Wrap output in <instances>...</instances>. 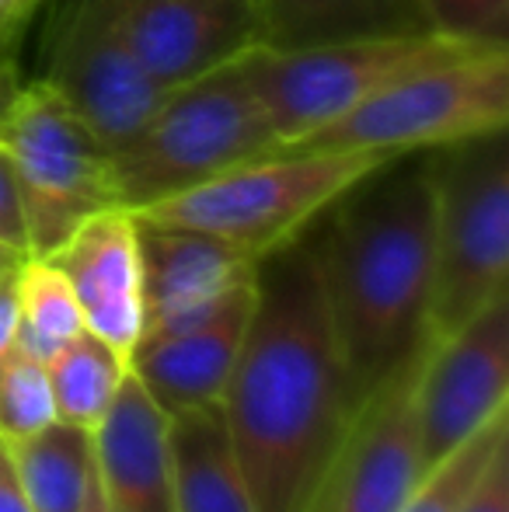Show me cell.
Instances as JSON below:
<instances>
[{
  "label": "cell",
  "instance_id": "obj_1",
  "mask_svg": "<svg viewBox=\"0 0 509 512\" xmlns=\"http://www.w3.org/2000/svg\"><path fill=\"white\" fill-rule=\"evenodd\" d=\"M220 415L255 512H311L360 415L311 230L258 262L255 304Z\"/></svg>",
  "mask_w": 509,
  "mask_h": 512
},
{
  "label": "cell",
  "instance_id": "obj_2",
  "mask_svg": "<svg viewBox=\"0 0 509 512\" xmlns=\"http://www.w3.org/2000/svg\"><path fill=\"white\" fill-rule=\"evenodd\" d=\"M412 157L353 185L314 234L328 321L360 411L433 345V171L429 154Z\"/></svg>",
  "mask_w": 509,
  "mask_h": 512
},
{
  "label": "cell",
  "instance_id": "obj_3",
  "mask_svg": "<svg viewBox=\"0 0 509 512\" xmlns=\"http://www.w3.org/2000/svg\"><path fill=\"white\" fill-rule=\"evenodd\" d=\"M384 150L293 147L255 157L203 185L157 199L133 216L210 234L252 262L304 237L353 185L391 164Z\"/></svg>",
  "mask_w": 509,
  "mask_h": 512
},
{
  "label": "cell",
  "instance_id": "obj_4",
  "mask_svg": "<svg viewBox=\"0 0 509 512\" xmlns=\"http://www.w3.org/2000/svg\"><path fill=\"white\" fill-rule=\"evenodd\" d=\"M276 136L245 74V53L185 81L112 150L119 206L136 209L203 185L255 157L276 154Z\"/></svg>",
  "mask_w": 509,
  "mask_h": 512
},
{
  "label": "cell",
  "instance_id": "obj_5",
  "mask_svg": "<svg viewBox=\"0 0 509 512\" xmlns=\"http://www.w3.org/2000/svg\"><path fill=\"white\" fill-rule=\"evenodd\" d=\"M468 49H482V42L450 39L429 28L356 35L297 49H269L255 42L245 49V74L269 119L276 147L293 150L332 122L346 119L387 84Z\"/></svg>",
  "mask_w": 509,
  "mask_h": 512
},
{
  "label": "cell",
  "instance_id": "obj_6",
  "mask_svg": "<svg viewBox=\"0 0 509 512\" xmlns=\"http://www.w3.org/2000/svg\"><path fill=\"white\" fill-rule=\"evenodd\" d=\"M429 171H433L429 338L440 342L499 297H509L506 133L429 150Z\"/></svg>",
  "mask_w": 509,
  "mask_h": 512
},
{
  "label": "cell",
  "instance_id": "obj_7",
  "mask_svg": "<svg viewBox=\"0 0 509 512\" xmlns=\"http://www.w3.org/2000/svg\"><path fill=\"white\" fill-rule=\"evenodd\" d=\"M506 122L509 46H482L387 84L300 147L384 150L405 157L506 133Z\"/></svg>",
  "mask_w": 509,
  "mask_h": 512
},
{
  "label": "cell",
  "instance_id": "obj_8",
  "mask_svg": "<svg viewBox=\"0 0 509 512\" xmlns=\"http://www.w3.org/2000/svg\"><path fill=\"white\" fill-rule=\"evenodd\" d=\"M0 143L18 175L28 258H49L84 220L119 206L109 143L46 77L21 84Z\"/></svg>",
  "mask_w": 509,
  "mask_h": 512
},
{
  "label": "cell",
  "instance_id": "obj_9",
  "mask_svg": "<svg viewBox=\"0 0 509 512\" xmlns=\"http://www.w3.org/2000/svg\"><path fill=\"white\" fill-rule=\"evenodd\" d=\"M506 394L509 297H499L454 335L429 345L415 366L412 405L426 467H436L506 411Z\"/></svg>",
  "mask_w": 509,
  "mask_h": 512
},
{
  "label": "cell",
  "instance_id": "obj_10",
  "mask_svg": "<svg viewBox=\"0 0 509 512\" xmlns=\"http://www.w3.org/2000/svg\"><path fill=\"white\" fill-rule=\"evenodd\" d=\"M119 4L123 0H77L56 35L46 74L109 150L123 147L168 95L129 49Z\"/></svg>",
  "mask_w": 509,
  "mask_h": 512
},
{
  "label": "cell",
  "instance_id": "obj_11",
  "mask_svg": "<svg viewBox=\"0 0 509 512\" xmlns=\"http://www.w3.org/2000/svg\"><path fill=\"white\" fill-rule=\"evenodd\" d=\"M415 366L363 405L311 512H398L419 488L429 467L412 405Z\"/></svg>",
  "mask_w": 509,
  "mask_h": 512
},
{
  "label": "cell",
  "instance_id": "obj_12",
  "mask_svg": "<svg viewBox=\"0 0 509 512\" xmlns=\"http://www.w3.org/2000/svg\"><path fill=\"white\" fill-rule=\"evenodd\" d=\"M140 241V342L178 331L213 314L255 283L258 262L210 234L164 227L136 216Z\"/></svg>",
  "mask_w": 509,
  "mask_h": 512
},
{
  "label": "cell",
  "instance_id": "obj_13",
  "mask_svg": "<svg viewBox=\"0 0 509 512\" xmlns=\"http://www.w3.org/2000/svg\"><path fill=\"white\" fill-rule=\"evenodd\" d=\"M119 11L129 49L164 91L258 42L255 0H123Z\"/></svg>",
  "mask_w": 509,
  "mask_h": 512
},
{
  "label": "cell",
  "instance_id": "obj_14",
  "mask_svg": "<svg viewBox=\"0 0 509 512\" xmlns=\"http://www.w3.org/2000/svg\"><path fill=\"white\" fill-rule=\"evenodd\" d=\"M49 262L67 279L84 328L129 356L143 328L136 216L123 206L95 213L49 255Z\"/></svg>",
  "mask_w": 509,
  "mask_h": 512
},
{
  "label": "cell",
  "instance_id": "obj_15",
  "mask_svg": "<svg viewBox=\"0 0 509 512\" xmlns=\"http://www.w3.org/2000/svg\"><path fill=\"white\" fill-rule=\"evenodd\" d=\"M255 304V283L224 307L199 321L168 331L161 338L136 342L129 352V373L150 394L164 415L220 405L227 380L245 342L248 314Z\"/></svg>",
  "mask_w": 509,
  "mask_h": 512
},
{
  "label": "cell",
  "instance_id": "obj_16",
  "mask_svg": "<svg viewBox=\"0 0 509 512\" xmlns=\"http://www.w3.org/2000/svg\"><path fill=\"white\" fill-rule=\"evenodd\" d=\"M95 474L109 512H175L168 415L133 373L95 425Z\"/></svg>",
  "mask_w": 509,
  "mask_h": 512
},
{
  "label": "cell",
  "instance_id": "obj_17",
  "mask_svg": "<svg viewBox=\"0 0 509 512\" xmlns=\"http://www.w3.org/2000/svg\"><path fill=\"white\" fill-rule=\"evenodd\" d=\"M168 460L175 512H255L220 405L168 415Z\"/></svg>",
  "mask_w": 509,
  "mask_h": 512
},
{
  "label": "cell",
  "instance_id": "obj_18",
  "mask_svg": "<svg viewBox=\"0 0 509 512\" xmlns=\"http://www.w3.org/2000/svg\"><path fill=\"white\" fill-rule=\"evenodd\" d=\"M255 18L258 42L269 49L426 28L419 0H255Z\"/></svg>",
  "mask_w": 509,
  "mask_h": 512
},
{
  "label": "cell",
  "instance_id": "obj_19",
  "mask_svg": "<svg viewBox=\"0 0 509 512\" xmlns=\"http://www.w3.org/2000/svg\"><path fill=\"white\" fill-rule=\"evenodd\" d=\"M32 512H81L95 485V429L53 422L11 443Z\"/></svg>",
  "mask_w": 509,
  "mask_h": 512
},
{
  "label": "cell",
  "instance_id": "obj_20",
  "mask_svg": "<svg viewBox=\"0 0 509 512\" xmlns=\"http://www.w3.org/2000/svg\"><path fill=\"white\" fill-rule=\"evenodd\" d=\"M53 408L60 422L95 429L116 401L129 373V356L98 338L95 331H77L46 363Z\"/></svg>",
  "mask_w": 509,
  "mask_h": 512
},
{
  "label": "cell",
  "instance_id": "obj_21",
  "mask_svg": "<svg viewBox=\"0 0 509 512\" xmlns=\"http://www.w3.org/2000/svg\"><path fill=\"white\" fill-rule=\"evenodd\" d=\"M77 331H84V317L63 272L49 258H25L18 269V345L49 363Z\"/></svg>",
  "mask_w": 509,
  "mask_h": 512
},
{
  "label": "cell",
  "instance_id": "obj_22",
  "mask_svg": "<svg viewBox=\"0 0 509 512\" xmlns=\"http://www.w3.org/2000/svg\"><path fill=\"white\" fill-rule=\"evenodd\" d=\"M506 439H509V408L499 411L492 422H485L468 443H461L454 453H447L436 467H429L426 478L419 481V488L408 495V502L398 512H457L461 499L468 495V488L475 485L482 467L496 453V446H503Z\"/></svg>",
  "mask_w": 509,
  "mask_h": 512
},
{
  "label": "cell",
  "instance_id": "obj_23",
  "mask_svg": "<svg viewBox=\"0 0 509 512\" xmlns=\"http://www.w3.org/2000/svg\"><path fill=\"white\" fill-rule=\"evenodd\" d=\"M56 418L46 363L28 356L18 342L0 352V439L14 443L46 429Z\"/></svg>",
  "mask_w": 509,
  "mask_h": 512
},
{
  "label": "cell",
  "instance_id": "obj_24",
  "mask_svg": "<svg viewBox=\"0 0 509 512\" xmlns=\"http://www.w3.org/2000/svg\"><path fill=\"white\" fill-rule=\"evenodd\" d=\"M419 11L429 32L482 46H509V0H419Z\"/></svg>",
  "mask_w": 509,
  "mask_h": 512
},
{
  "label": "cell",
  "instance_id": "obj_25",
  "mask_svg": "<svg viewBox=\"0 0 509 512\" xmlns=\"http://www.w3.org/2000/svg\"><path fill=\"white\" fill-rule=\"evenodd\" d=\"M457 512H509V439L496 446Z\"/></svg>",
  "mask_w": 509,
  "mask_h": 512
},
{
  "label": "cell",
  "instance_id": "obj_26",
  "mask_svg": "<svg viewBox=\"0 0 509 512\" xmlns=\"http://www.w3.org/2000/svg\"><path fill=\"white\" fill-rule=\"evenodd\" d=\"M0 244L14 248L18 255H28V223L25 206H21V189L14 164L7 157L4 143H0Z\"/></svg>",
  "mask_w": 509,
  "mask_h": 512
},
{
  "label": "cell",
  "instance_id": "obj_27",
  "mask_svg": "<svg viewBox=\"0 0 509 512\" xmlns=\"http://www.w3.org/2000/svg\"><path fill=\"white\" fill-rule=\"evenodd\" d=\"M0 512H32L25 499V488H21L18 467H14L11 443L0 439Z\"/></svg>",
  "mask_w": 509,
  "mask_h": 512
},
{
  "label": "cell",
  "instance_id": "obj_28",
  "mask_svg": "<svg viewBox=\"0 0 509 512\" xmlns=\"http://www.w3.org/2000/svg\"><path fill=\"white\" fill-rule=\"evenodd\" d=\"M18 342V272L0 283V352Z\"/></svg>",
  "mask_w": 509,
  "mask_h": 512
},
{
  "label": "cell",
  "instance_id": "obj_29",
  "mask_svg": "<svg viewBox=\"0 0 509 512\" xmlns=\"http://www.w3.org/2000/svg\"><path fill=\"white\" fill-rule=\"evenodd\" d=\"M39 0H0V39L14 35L28 18H32Z\"/></svg>",
  "mask_w": 509,
  "mask_h": 512
},
{
  "label": "cell",
  "instance_id": "obj_30",
  "mask_svg": "<svg viewBox=\"0 0 509 512\" xmlns=\"http://www.w3.org/2000/svg\"><path fill=\"white\" fill-rule=\"evenodd\" d=\"M18 91H21L18 70L7 67V63H0V126H4V119H7V112H11Z\"/></svg>",
  "mask_w": 509,
  "mask_h": 512
},
{
  "label": "cell",
  "instance_id": "obj_31",
  "mask_svg": "<svg viewBox=\"0 0 509 512\" xmlns=\"http://www.w3.org/2000/svg\"><path fill=\"white\" fill-rule=\"evenodd\" d=\"M25 258H28V255H18V251H14V248H7V244H0V283H4L7 276H14V272H18Z\"/></svg>",
  "mask_w": 509,
  "mask_h": 512
},
{
  "label": "cell",
  "instance_id": "obj_32",
  "mask_svg": "<svg viewBox=\"0 0 509 512\" xmlns=\"http://www.w3.org/2000/svg\"><path fill=\"white\" fill-rule=\"evenodd\" d=\"M81 512H109V506H105V499H102V488H98V474H95V485H91L88 502H84Z\"/></svg>",
  "mask_w": 509,
  "mask_h": 512
}]
</instances>
